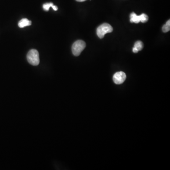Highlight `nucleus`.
I'll list each match as a JSON object with an SVG mask.
<instances>
[{"mask_svg":"<svg viewBox=\"0 0 170 170\" xmlns=\"http://www.w3.org/2000/svg\"><path fill=\"white\" fill-rule=\"evenodd\" d=\"M26 58L28 62L33 66H37L39 64V54L36 49H32L27 54Z\"/></svg>","mask_w":170,"mask_h":170,"instance_id":"1","label":"nucleus"},{"mask_svg":"<svg viewBox=\"0 0 170 170\" xmlns=\"http://www.w3.org/2000/svg\"><path fill=\"white\" fill-rule=\"evenodd\" d=\"M113 29L112 26L108 23H104L98 26L96 30L97 36L102 39L104 37L106 34L112 32Z\"/></svg>","mask_w":170,"mask_h":170,"instance_id":"2","label":"nucleus"},{"mask_svg":"<svg viewBox=\"0 0 170 170\" xmlns=\"http://www.w3.org/2000/svg\"><path fill=\"white\" fill-rule=\"evenodd\" d=\"M86 46V44L82 40H79L75 42L72 46V52L73 55L76 56H79Z\"/></svg>","mask_w":170,"mask_h":170,"instance_id":"3","label":"nucleus"},{"mask_svg":"<svg viewBox=\"0 0 170 170\" xmlns=\"http://www.w3.org/2000/svg\"><path fill=\"white\" fill-rule=\"evenodd\" d=\"M126 79V74L122 71L115 73L113 76V81L117 85L122 84Z\"/></svg>","mask_w":170,"mask_h":170,"instance_id":"4","label":"nucleus"},{"mask_svg":"<svg viewBox=\"0 0 170 170\" xmlns=\"http://www.w3.org/2000/svg\"><path fill=\"white\" fill-rule=\"evenodd\" d=\"M32 24V22L29 21L27 19H22L19 22L18 26L19 28H23L26 26H30Z\"/></svg>","mask_w":170,"mask_h":170,"instance_id":"5","label":"nucleus"},{"mask_svg":"<svg viewBox=\"0 0 170 170\" xmlns=\"http://www.w3.org/2000/svg\"><path fill=\"white\" fill-rule=\"evenodd\" d=\"M130 21L131 23H139L140 22V16L132 12L130 15Z\"/></svg>","mask_w":170,"mask_h":170,"instance_id":"6","label":"nucleus"},{"mask_svg":"<svg viewBox=\"0 0 170 170\" xmlns=\"http://www.w3.org/2000/svg\"><path fill=\"white\" fill-rule=\"evenodd\" d=\"M143 46H143V44L141 41H138L135 43L134 47L136 48L139 51H141L142 50L143 48Z\"/></svg>","mask_w":170,"mask_h":170,"instance_id":"7","label":"nucleus"},{"mask_svg":"<svg viewBox=\"0 0 170 170\" xmlns=\"http://www.w3.org/2000/svg\"><path fill=\"white\" fill-rule=\"evenodd\" d=\"M170 21L168 20L166 22V23L165 25L163 26V28H162V30L163 32L164 33H166L168 31H170Z\"/></svg>","mask_w":170,"mask_h":170,"instance_id":"8","label":"nucleus"},{"mask_svg":"<svg viewBox=\"0 0 170 170\" xmlns=\"http://www.w3.org/2000/svg\"><path fill=\"white\" fill-rule=\"evenodd\" d=\"M139 16H140V22H141L142 23H146L149 20V17L146 14L143 13Z\"/></svg>","mask_w":170,"mask_h":170,"instance_id":"9","label":"nucleus"},{"mask_svg":"<svg viewBox=\"0 0 170 170\" xmlns=\"http://www.w3.org/2000/svg\"><path fill=\"white\" fill-rule=\"evenodd\" d=\"M53 5H54V4L52 3H46V4H44L43 6V8L44 10V11H48L50 8L52 7Z\"/></svg>","mask_w":170,"mask_h":170,"instance_id":"10","label":"nucleus"},{"mask_svg":"<svg viewBox=\"0 0 170 170\" xmlns=\"http://www.w3.org/2000/svg\"><path fill=\"white\" fill-rule=\"evenodd\" d=\"M53 8V10H54V11H56L58 10V7H57L56 6H55V5H53V6L52 7Z\"/></svg>","mask_w":170,"mask_h":170,"instance_id":"11","label":"nucleus"},{"mask_svg":"<svg viewBox=\"0 0 170 170\" xmlns=\"http://www.w3.org/2000/svg\"><path fill=\"white\" fill-rule=\"evenodd\" d=\"M132 50H133V53H137L139 52V51H138L136 48H135V47H133Z\"/></svg>","mask_w":170,"mask_h":170,"instance_id":"12","label":"nucleus"},{"mask_svg":"<svg viewBox=\"0 0 170 170\" xmlns=\"http://www.w3.org/2000/svg\"><path fill=\"white\" fill-rule=\"evenodd\" d=\"M76 1H79V2H83V1H86V0H76Z\"/></svg>","mask_w":170,"mask_h":170,"instance_id":"13","label":"nucleus"}]
</instances>
